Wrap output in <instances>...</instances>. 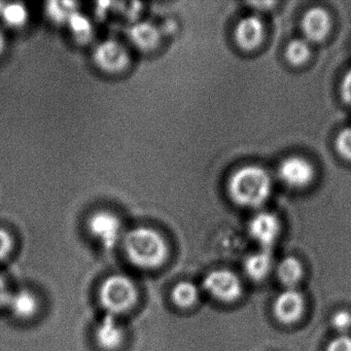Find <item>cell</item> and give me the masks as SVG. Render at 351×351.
Returning <instances> with one entry per match:
<instances>
[{
    "instance_id": "6da1fadb",
    "label": "cell",
    "mask_w": 351,
    "mask_h": 351,
    "mask_svg": "<svg viewBox=\"0 0 351 351\" xmlns=\"http://www.w3.org/2000/svg\"><path fill=\"white\" fill-rule=\"evenodd\" d=\"M127 258L135 266L154 269L161 266L168 256V245L163 236L149 227H137L123 237Z\"/></svg>"
},
{
    "instance_id": "7a4b0ae2",
    "label": "cell",
    "mask_w": 351,
    "mask_h": 351,
    "mask_svg": "<svg viewBox=\"0 0 351 351\" xmlns=\"http://www.w3.org/2000/svg\"><path fill=\"white\" fill-rule=\"evenodd\" d=\"M272 191L268 172L256 165L244 166L230 178L228 192L240 206L256 208L264 204Z\"/></svg>"
},
{
    "instance_id": "3957f363",
    "label": "cell",
    "mask_w": 351,
    "mask_h": 351,
    "mask_svg": "<svg viewBox=\"0 0 351 351\" xmlns=\"http://www.w3.org/2000/svg\"><path fill=\"white\" fill-rule=\"evenodd\" d=\"M99 299L106 313L118 316L136 303L137 289L132 279L126 275H112L102 283Z\"/></svg>"
},
{
    "instance_id": "277c9868",
    "label": "cell",
    "mask_w": 351,
    "mask_h": 351,
    "mask_svg": "<svg viewBox=\"0 0 351 351\" xmlns=\"http://www.w3.org/2000/svg\"><path fill=\"white\" fill-rule=\"evenodd\" d=\"M92 59L98 69L108 75L123 73L130 63V55L126 47L114 38L97 43L92 52Z\"/></svg>"
},
{
    "instance_id": "5b68a950",
    "label": "cell",
    "mask_w": 351,
    "mask_h": 351,
    "mask_svg": "<svg viewBox=\"0 0 351 351\" xmlns=\"http://www.w3.org/2000/svg\"><path fill=\"white\" fill-rule=\"evenodd\" d=\"M90 235L99 242L102 247L112 250L123 240V225L121 219L110 211H97L88 219Z\"/></svg>"
},
{
    "instance_id": "8992f818",
    "label": "cell",
    "mask_w": 351,
    "mask_h": 351,
    "mask_svg": "<svg viewBox=\"0 0 351 351\" xmlns=\"http://www.w3.org/2000/svg\"><path fill=\"white\" fill-rule=\"evenodd\" d=\"M203 289L223 303L235 302L242 295L241 281L237 275L225 269L209 272L203 279Z\"/></svg>"
},
{
    "instance_id": "52a82bcc",
    "label": "cell",
    "mask_w": 351,
    "mask_h": 351,
    "mask_svg": "<svg viewBox=\"0 0 351 351\" xmlns=\"http://www.w3.org/2000/svg\"><path fill=\"white\" fill-rule=\"evenodd\" d=\"M279 178L291 188L308 186L314 178L312 164L302 157H289L283 160L278 168Z\"/></svg>"
},
{
    "instance_id": "ba28073f",
    "label": "cell",
    "mask_w": 351,
    "mask_h": 351,
    "mask_svg": "<svg viewBox=\"0 0 351 351\" xmlns=\"http://www.w3.org/2000/svg\"><path fill=\"white\" fill-rule=\"evenodd\" d=\"M248 231L254 241L258 242L264 250H269L278 237L280 223L273 213H260L252 217Z\"/></svg>"
},
{
    "instance_id": "9c48e42d",
    "label": "cell",
    "mask_w": 351,
    "mask_h": 351,
    "mask_svg": "<svg viewBox=\"0 0 351 351\" xmlns=\"http://www.w3.org/2000/svg\"><path fill=\"white\" fill-rule=\"evenodd\" d=\"M304 311V297L295 289H287L277 297L274 304L275 316L282 324H293Z\"/></svg>"
},
{
    "instance_id": "30bf717a",
    "label": "cell",
    "mask_w": 351,
    "mask_h": 351,
    "mask_svg": "<svg viewBox=\"0 0 351 351\" xmlns=\"http://www.w3.org/2000/svg\"><path fill=\"white\" fill-rule=\"evenodd\" d=\"M264 34V24L260 18L248 16L240 20L236 26L235 40L240 48L245 51H252L260 46Z\"/></svg>"
},
{
    "instance_id": "8fae6325",
    "label": "cell",
    "mask_w": 351,
    "mask_h": 351,
    "mask_svg": "<svg viewBox=\"0 0 351 351\" xmlns=\"http://www.w3.org/2000/svg\"><path fill=\"white\" fill-rule=\"evenodd\" d=\"M332 27L330 15L322 8L308 10L302 20V29L308 40L322 42Z\"/></svg>"
},
{
    "instance_id": "7c38bea8",
    "label": "cell",
    "mask_w": 351,
    "mask_h": 351,
    "mask_svg": "<svg viewBox=\"0 0 351 351\" xmlns=\"http://www.w3.org/2000/svg\"><path fill=\"white\" fill-rule=\"evenodd\" d=\"M95 336L100 347L106 350H114L120 347L124 340V328L119 322L118 316L106 313L97 324Z\"/></svg>"
},
{
    "instance_id": "4fadbf2b",
    "label": "cell",
    "mask_w": 351,
    "mask_h": 351,
    "mask_svg": "<svg viewBox=\"0 0 351 351\" xmlns=\"http://www.w3.org/2000/svg\"><path fill=\"white\" fill-rule=\"evenodd\" d=\"M128 38L135 48L147 52L159 45L161 30L152 22H136L129 27Z\"/></svg>"
},
{
    "instance_id": "5bb4252c",
    "label": "cell",
    "mask_w": 351,
    "mask_h": 351,
    "mask_svg": "<svg viewBox=\"0 0 351 351\" xmlns=\"http://www.w3.org/2000/svg\"><path fill=\"white\" fill-rule=\"evenodd\" d=\"M7 306L17 317L29 318L38 311V298L29 289H19L11 293Z\"/></svg>"
},
{
    "instance_id": "9a60e30c",
    "label": "cell",
    "mask_w": 351,
    "mask_h": 351,
    "mask_svg": "<svg viewBox=\"0 0 351 351\" xmlns=\"http://www.w3.org/2000/svg\"><path fill=\"white\" fill-rule=\"evenodd\" d=\"M273 256L269 250H260L247 256L244 263V270L250 279L261 281L269 274L272 269Z\"/></svg>"
},
{
    "instance_id": "2e32d148",
    "label": "cell",
    "mask_w": 351,
    "mask_h": 351,
    "mask_svg": "<svg viewBox=\"0 0 351 351\" xmlns=\"http://www.w3.org/2000/svg\"><path fill=\"white\" fill-rule=\"evenodd\" d=\"M71 36L79 44H89L95 36V28L87 16L77 11L66 24Z\"/></svg>"
},
{
    "instance_id": "e0dca14e",
    "label": "cell",
    "mask_w": 351,
    "mask_h": 351,
    "mask_svg": "<svg viewBox=\"0 0 351 351\" xmlns=\"http://www.w3.org/2000/svg\"><path fill=\"white\" fill-rule=\"evenodd\" d=\"M279 280L287 289H295L303 275V267L299 260L293 256H287L278 265Z\"/></svg>"
},
{
    "instance_id": "ac0fdd59",
    "label": "cell",
    "mask_w": 351,
    "mask_h": 351,
    "mask_svg": "<svg viewBox=\"0 0 351 351\" xmlns=\"http://www.w3.org/2000/svg\"><path fill=\"white\" fill-rule=\"evenodd\" d=\"M0 18L11 28H21L27 23V8L22 3H3L0 5Z\"/></svg>"
},
{
    "instance_id": "d6986e66",
    "label": "cell",
    "mask_w": 351,
    "mask_h": 351,
    "mask_svg": "<svg viewBox=\"0 0 351 351\" xmlns=\"http://www.w3.org/2000/svg\"><path fill=\"white\" fill-rule=\"evenodd\" d=\"M171 299L178 307H192L198 301L199 289L191 281H182L172 289Z\"/></svg>"
},
{
    "instance_id": "ffe728a7",
    "label": "cell",
    "mask_w": 351,
    "mask_h": 351,
    "mask_svg": "<svg viewBox=\"0 0 351 351\" xmlns=\"http://www.w3.org/2000/svg\"><path fill=\"white\" fill-rule=\"evenodd\" d=\"M77 11V3L69 1H53L49 3L46 8L47 16L53 23L65 25Z\"/></svg>"
},
{
    "instance_id": "44dd1931",
    "label": "cell",
    "mask_w": 351,
    "mask_h": 351,
    "mask_svg": "<svg viewBox=\"0 0 351 351\" xmlns=\"http://www.w3.org/2000/svg\"><path fill=\"white\" fill-rule=\"evenodd\" d=\"M310 53L311 51L307 42L303 40H293L287 45L285 57L291 65L300 66L307 62Z\"/></svg>"
},
{
    "instance_id": "7402d4cb",
    "label": "cell",
    "mask_w": 351,
    "mask_h": 351,
    "mask_svg": "<svg viewBox=\"0 0 351 351\" xmlns=\"http://www.w3.org/2000/svg\"><path fill=\"white\" fill-rule=\"evenodd\" d=\"M336 149L341 157L351 161V127L339 133L336 138Z\"/></svg>"
},
{
    "instance_id": "603a6c76",
    "label": "cell",
    "mask_w": 351,
    "mask_h": 351,
    "mask_svg": "<svg viewBox=\"0 0 351 351\" xmlns=\"http://www.w3.org/2000/svg\"><path fill=\"white\" fill-rule=\"evenodd\" d=\"M332 328L338 332H344L351 328V314L348 311H338L332 315Z\"/></svg>"
},
{
    "instance_id": "cb8c5ba5",
    "label": "cell",
    "mask_w": 351,
    "mask_h": 351,
    "mask_svg": "<svg viewBox=\"0 0 351 351\" xmlns=\"http://www.w3.org/2000/svg\"><path fill=\"white\" fill-rule=\"evenodd\" d=\"M13 250V237L5 229H0V262L5 260Z\"/></svg>"
},
{
    "instance_id": "d4e9b609",
    "label": "cell",
    "mask_w": 351,
    "mask_h": 351,
    "mask_svg": "<svg viewBox=\"0 0 351 351\" xmlns=\"http://www.w3.org/2000/svg\"><path fill=\"white\" fill-rule=\"evenodd\" d=\"M326 351H351V338L342 335V336L335 338L330 341Z\"/></svg>"
},
{
    "instance_id": "484cf974",
    "label": "cell",
    "mask_w": 351,
    "mask_h": 351,
    "mask_svg": "<svg viewBox=\"0 0 351 351\" xmlns=\"http://www.w3.org/2000/svg\"><path fill=\"white\" fill-rule=\"evenodd\" d=\"M341 96L346 104L351 106V69L347 71L341 84Z\"/></svg>"
},
{
    "instance_id": "4316f807",
    "label": "cell",
    "mask_w": 351,
    "mask_h": 351,
    "mask_svg": "<svg viewBox=\"0 0 351 351\" xmlns=\"http://www.w3.org/2000/svg\"><path fill=\"white\" fill-rule=\"evenodd\" d=\"M10 295H11V293H10L7 282L0 275V306H7Z\"/></svg>"
},
{
    "instance_id": "83f0119b",
    "label": "cell",
    "mask_w": 351,
    "mask_h": 351,
    "mask_svg": "<svg viewBox=\"0 0 351 351\" xmlns=\"http://www.w3.org/2000/svg\"><path fill=\"white\" fill-rule=\"evenodd\" d=\"M5 46H7V40H5V36L3 30L0 29V56L5 52Z\"/></svg>"
}]
</instances>
